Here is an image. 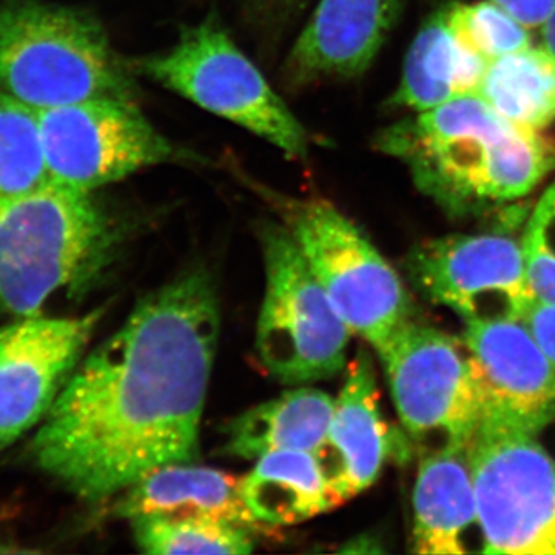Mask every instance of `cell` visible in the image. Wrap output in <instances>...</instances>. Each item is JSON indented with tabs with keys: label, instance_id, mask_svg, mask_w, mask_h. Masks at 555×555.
<instances>
[{
	"label": "cell",
	"instance_id": "17",
	"mask_svg": "<svg viewBox=\"0 0 555 555\" xmlns=\"http://www.w3.org/2000/svg\"><path fill=\"white\" fill-rule=\"evenodd\" d=\"M116 516L204 518L261 529L241 494V478L211 467L173 463L152 470L120 492Z\"/></svg>",
	"mask_w": 555,
	"mask_h": 555
},
{
	"label": "cell",
	"instance_id": "22",
	"mask_svg": "<svg viewBox=\"0 0 555 555\" xmlns=\"http://www.w3.org/2000/svg\"><path fill=\"white\" fill-rule=\"evenodd\" d=\"M142 553L153 555H228L254 551V531L204 518L144 516L129 520Z\"/></svg>",
	"mask_w": 555,
	"mask_h": 555
},
{
	"label": "cell",
	"instance_id": "5",
	"mask_svg": "<svg viewBox=\"0 0 555 555\" xmlns=\"http://www.w3.org/2000/svg\"><path fill=\"white\" fill-rule=\"evenodd\" d=\"M129 64L134 75L266 139L288 158L308 156V131L217 17L185 28L170 50Z\"/></svg>",
	"mask_w": 555,
	"mask_h": 555
},
{
	"label": "cell",
	"instance_id": "16",
	"mask_svg": "<svg viewBox=\"0 0 555 555\" xmlns=\"http://www.w3.org/2000/svg\"><path fill=\"white\" fill-rule=\"evenodd\" d=\"M414 553H483L467 448L433 449L420 463L414 488Z\"/></svg>",
	"mask_w": 555,
	"mask_h": 555
},
{
	"label": "cell",
	"instance_id": "8",
	"mask_svg": "<svg viewBox=\"0 0 555 555\" xmlns=\"http://www.w3.org/2000/svg\"><path fill=\"white\" fill-rule=\"evenodd\" d=\"M286 221L352 335L378 352L412 321L411 299L400 275L334 204L295 201L287 206Z\"/></svg>",
	"mask_w": 555,
	"mask_h": 555
},
{
	"label": "cell",
	"instance_id": "25",
	"mask_svg": "<svg viewBox=\"0 0 555 555\" xmlns=\"http://www.w3.org/2000/svg\"><path fill=\"white\" fill-rule=\"evenodd\" d=\"M521 248L532 297L555 305V182L537 203Z\"/></svg>",
	"mask_w": 555,
	"mask_h": 555
},
{
	"label": "cell",
	"instance_id": "18",
	"mask_svg": "<svg viewBox=\"0 0 555 555\" xmlns=\"http://www.w3.org/2000/svg\"><path fill=\"white\" fill-rule=\"evenodd\" d=\"M488 64L456 38L444 11H438L416 33L392 98L393 105L423 112L477 94Z\"/></svg>",
	"mask_w": 555,
	"mask_h": 555
},
{
	"label": "cell",
	"instance_id": "29",
	"mask_svg": "<svg viewBox=\"0 0 555 555\" xmlns=\"http://www.w3.org/2000/svg\"><path fill=\"white\" fill-rule=\"evenodd\" d=\"M542 47L555 57V11L542 27Z\"/></svg>",
	"mask_w": 555,
	"mask_h": 555
},
{
	"label": "cell",
	"instance_id": "28",
	"mask_svg": "<svg viewBox=\"0 0 555 555\" xmlns=\"http://www.w3.org/2000/svg\"><path fill=\"white\" fill-rule=\"evenodd\" d=\"M250 2L262 16L284 21L305 9L308 0H250Z\"/></svg>",
	"mask_w": 555,
	"mask_h": 555
},
{
	"label": "cell",
	"instance_id": "7",
	"mask_svg": "<svg viewBox=\"0 0 555 555\" xmlns=\"http://www.w3.org/2000/svg\"><path fill=\"white\" fill-rule=\"evenodd\" d=\"M467 454L483 554L555 555V460L537 434L485 411Z\"/></svg>",
	"mask_w": 555,
	"mask_h": 555
},
{
	"label": "cell",
	"instance_id": "11",
	"mask_svg": "<svg viewBox=\"0 0 555 555\" xmlns=\"http://www.w3.org/2000/svg\"><path fill=\"white\" fill-rule=\"evenodd\" d=\"M412 284L427 299L465 323L521 320L534 299L521 241L505 235H451L429 240L409 254Z\"/></svg>",
	"mask_w": 555,
	"mask_h": 555
},
{
	"label": "cell",
	"instance_id": "10",
	"mask_svg": "<svg viewBox=\"0 0 555 555\" xmlns=\"http://www.w3.org/2000/svg\"><path fill=\"white\" fill-rule=\"evenodd\" d=\"M38 115L50 181L65 188L94 193L147 167L190 159L134 101H80Z\"/></svg>",
	"mask_w": 555,
	"mask_h": 555
},
{
	"label": "cell",
	"instance_id": "15",
	"mask_svg": "<svg viewBox=\"0 0 555 555\" xmlns=\"http://www.w3.org/2000/svg\"><path fill=\"white\" fill-rule=\"evenodd\" d=\"M389 427L379 411L377 378L364 350L347 364L345 385L317 455L328 489L339 506L377 481L390 454Z\"/></svg>",
	"mask_w": 555,
	"mask_h": 555
},
{
	"label": "cell",
	"instance_id": "27",
	"mask_svg": "<svg viewBox=\"0 0 555 555\" xmlns=\"http://www.w3.org/2000/svg\"><path fill=\"white\" fill-rule=\"evenodd\" d=\"M528 30L542 28L553 16L555 0H492Z\"/></svg>",
	"mask_w": 555,
	"mask_h": 555
},
{
	"label": "cell",
	"instance_id": "24",
	"mask_svg": "<svg viewBox=\"0 0 555 555\" xmlns=\"http://www.w3.org/2000/svg\"><path fill=\"white\" fill-rule=\"evenodd\" d=\"M443 11L456 38L485 61L492 62L532 46L528 28L492 0L452 3Z\"/></svg>",
	"mask_w": 555,
	"mask_h": 555
},
{
	"label": "cell",
	"instance_id": "9",
	"mask_svg": "<svg viewBox=\"0 0 555 555\" xmlns=\"http://www.w3.org/2000/svg\"><path fill=\"white\" fill-rule=\"evenodd\" d=\"M377 353L409 436L434 449L469 447L483 404L463 341L412 320Z\"/></svg>",
	"mask_w": 555,
	"mask_h": 555
},
{
	"label": "cell",
	"instance_id": "23",
	"mask_svg": "<svg viewBox=\"0 0 555 555\" xmlns=\"http://www.w3.org/2000/svg\"><path fill=\"white\" fill-rule=\"evenodd\" d=\"M38 109L0 90V195L49 184Z\"/></svg>",
	"mask_w": 555,
	"mask_h": 555
},
{
	"label": "cell",
	"instance_id": "21",
	"mask_svg": "<svg viewBox=\"0 0 555 555\" xmlns=\"http://www.w3.org/2000/svg\"><path fill=\"white\" fill-rule=\"evenodd\" d=\"M477 96L509 122L545 131L555 120V57L531 46L489 62Z\"/></svg>",
	"mask_w": 555,
	"mask_h": 555
},
{
	"label": "cell",
	"instance_id": "4",
	"mask_svg": "<svg viewBox=\"0 0 555 555\" xmlns=\"http://www.w3.org/2000/svg\"><path fill=\"white\" fill-rule=\"evenodd\" d=\"M115 229L93 192L49 184L0 195V313H40L61 288L89 280Z\"/></svg>",
	"mask_w": 555,
	"mask_h": 555
},
{
	"label": "cell",
	"instance_id": "6",
	"mask_svg": "<svg viewBox=\"0 0 555 555\" xmlns=\"http://www.w3.org/2000/svg\"><path fill=\"white\" fill-rule=\"evenodd\" d=\"M266 292L257 352L269 374L287 385L335 377L347 366L352 332L328 299L291 230L261 232Z\"/></svg>",
	"mask_w": 555,
	"mask_h": 555
},
{
	"label": "cell",
	"instance_id": "3",
	"mask_svg": "<svg viewBox=\"0 0 555 555\" xmlns=\"http://www.w3.org/2000/svg\"><path fill=\"white\" fill-rule=\"evenodd\" d=\"M133 75L93 14L49 0H0V90L28 107L134 101Z\"/></svg>",
	"mask_w": 555,
	"mask_h": 555
},
{
	"label": "cell",
	"instance_id": "19",
	"mask_svg": "<svg viewBox=\"0 0 555 555\" xmlns=\"http://www.w3.org/2000/svg\"><path fill=\"white\" fill-rule=\"evenodd\" d=\"M335 398L298 387L248 409L230 423L225 451L244 460L281 451L315 452L326 437Z\"/></svg>",
	"mask_w": 555,
	"mask_h": 555
},
{
	"label": "cell",
	"instance_id": "14",
	"mask_svg": "<svg viewBox=\"0 0 555 555\" xmlns=\"http://www.w3.org/2000/svg\"><path fill=\"white\" fill-rule=\"evenodd\" d=\"M403 0H320L288 53L284 78L294 89L357 78L377 57Z\"/></svg>",
	"mask_w": 555,
	"mask_h": 555
},
{
	"label": "cell",
	"instance_id": "13",
	"mask_svg": "<svg viewBox=\"0 0 555 555\" xmlns=\"http://www.w3.org/2000/svg\"><path fill=\"white\" fill-rule=\"evenodd\" d=\"M483 412L539 434L555 420V363L521 320L466 323L462 337Z\"/></svg>",
	"mask_w": 555,
	"mask_h": 555
},
{
	"label": "cell",
	"instance_id": "12",
	"mask_svg": "<svg viewBox=\"0 0 555 555\" xmlns=\"http://www.w3.org/2000/svg\"><path fill=\"white\" fill-rule=\"evenodd\" d=\"M101 312L17 317L0 327V452L49 415L82 360Z\"/></svg>",
	"mask_w": 555,
	"mask_h": 555
},
{
	"label": "cell",
	"instance_id": "1",
	"mask_svg": "<svg viewBox=\"0 0 555 555\" xmlns=\"http://www.w3.org/2000/svg\"><path fill=\"white\" fill-rule=\"evenodd\" d=\"M219 332L204 270L142 298L80 360L31 438L33 463L72 494L101 502L158 467L195 462Z\"/></svg>",
	"mask_w": 555,
	"mask_h": 555
},
{
	"label": "cell",
	"instance_id": "2",
	"mask_svg": "<svg viewBox=\"0 0 555 555\" xmlns=\"http://www.w3.org/2000/svg\"><path fill=\"white\" fill-rule=\"evenodd\" d=\"M378 149L455 215L525 198L555 170L554 138L509 122L477 94L415 112L383 131Z\"/></svg>",
	"mask_w": 555,
	"mask_h": 555
},
{
	"label": "cell",
	"instance_id": "26",
	"mask_svg": "<svg viewBox=\"0 0 555 555\" xmlns=\"http://www.w3.org/2000/svg\"><path fill=\"white\" fill-rule=\"evenodd\" d=\"M521 321L555 363V305L532 299Z\"/></svg>",
	"mask_w": 555,
	"mask_h": 555
},
{
	"label": "cell",
	"instance_id": "20",
	"mask_svg": "<svg viewBox=\"0 0 555 555\" xmlns=\"http://www.w3.org/2000/svg\"><path fill=\"white\" fill-rule=\"evenodd\" d=\"M241 494L264 526L299 524L337 507L313 452H272L241 478Z\"/></svg>",
	"mask_w": 555,
	"mask_h": 555
}]
</instances>
